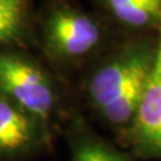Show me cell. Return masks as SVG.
Listing matches in <instances>:
<instances>
[{
    "mask_svg": "<svg viewBox=\"0 0 161 161\" xmlns=\"http://www.w3.org/2000/svg\"><path fill=\"white\" fill-rule=\"evenodd\" d=\"M102 37V30L91 17L68 7L53 12L46 23L49 50L64 58H80L92 52Z\"/></svg>",
    "mask_w": 161,
    "mask_h": 161,
    "instance_id": "3957f363",
    "label": "cell"
},
{
    "mask_svg": "<svg viewBox=\"0 0 161 161\" xmlns=\"http://www.w3.org/2000/svg\"><path fill=\"white\" fill-rule=\"evenodd\" d=\"M29 116L0 98V155H14L34 144L36 130Z\"/></svg>",
    "mask_w": 161,
    "mask_h": 161,
    "instance_id": "5b68a950",
    "label": "cell"
},
{
    "mask_svg": "<svg viewBox=\"0 0 161 161\" xmlns=\"http://www.w3.org/2000/svg\"><path fill=\"white\" fill-rule=\"evenodd\" d=\"M74 161H128V158L102 142L86 141L76 148Z\"/></svg>",
    "mask_w": 161,
    "mask_h": 161,
    "instance_id": "ba28073f",
    "label": "cell"
},
{
    "mask_svg": "<svg viewBox=\"0 0 161 161\" xmlns=\"http://www.w3.org/2000/svg\"><path fill=\"white\" fill-rule=\"evenodd\" d=\"M153 58L149 50L135 49L105 64L92 76L90 98L110 123L124 125L134 121Z\"/></svg>",
    "mask_w": 161,
    "mask_h": 161,
    "instance_id": "6da1fadb",
    "label": "cell"
},
{
    "mask_svg": "<svg viewBox=\"0 0 161 161\" xmlns=\"http://www.w3.org/2000/svg\"><path fill=\"white\" fill-rule=\"evenodd\" d=\"M110 11L121 23L144 28L161 20V0H105Z\"/></svg>",
    "mask_w": 161,
    "mask_h": 161,
    "instance_id": "8992f818",
    "label": "cell"
},
{
    "mask_svg": "<svg viewBox=\"0 0 161 161\" xmlns=\"http://www.w3.org/2000/svg\"><path fill=\"white\" fill-rule=\"evenodd\" d=\"M0 87L28 115L47 122L54 108V92L44 74L16 55L0 54Z\"/></svg>",
    "mask_w": 161,
    "mask_h": 161,
    "instance_id": "7a4b0ae2",
    "label": "cell"
},
{
    "mask_svg": "<svg viewBox=\"0 0 161 161\" xmlns=\"http://www.w3.org/2000/svg\"><path fill=\"white\" fill-rule=\"evenodd\" d=\"M25 0H0V42L11 38L19 29Z\"/></svg>",
    "mask_w": 161,
    "mask_h": 161,
    "instance_id": "52a82bcc",
    "label": "cell"
},
{
    "mask_svg": "<svg viewBox=\"0 0 161 161\" xmlns=\"http://www.w3.org/2000/svg\"><path fill=\"white\" fill-rule=\"evenodd\" d=\"M134 134L142 149L161 155V25L159 46L153 58L137 114L134 118Z\"/></svg>",
    "mask_w": 161,
    "mask_h": 161,
    "instance_id": "277c9868",
    "label": "cell"
}]
</instances>
